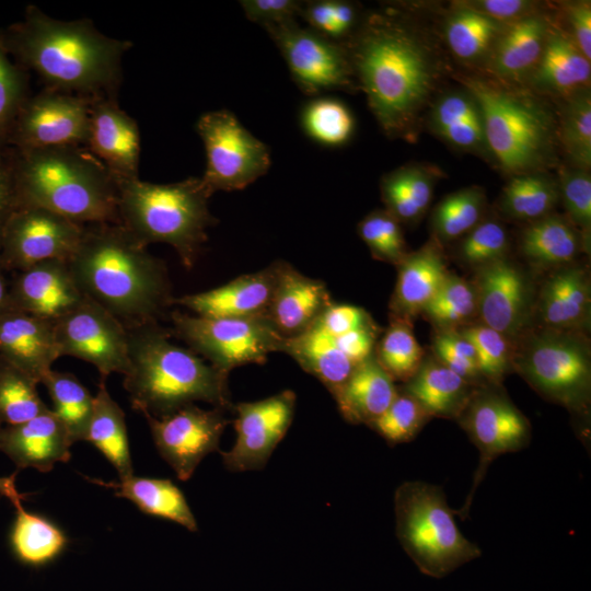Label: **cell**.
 <instances>
[{"label": "cell", "mask_w": 591, "mask_h": 591, "mask_svg": "<svg viewBox=\"0 0 591 591\" xmlns=\"http://www.w3.org/2000/svg\"><path fill=\"white\" fill-rule=\"evenodd\" d=\"M343 45L385 136L415 142L447 74L438 40L410 13L389 7L361 19Z\"/></svg>", "instance_id": "1"}, {"label": "cell", "mask_w": 591, "mask_h": 591, "mask_svg": "<svg viewBox=\"0 0 591 591\" xmlns=\"http://www.w3.org/2000/svg\"><path fill=\"white\" fill-rule=\"evenodd\" d=\"M0 44L46 89L91 99L115 97L121 59L131 47L102 34L90 20H56L32 4L21 22L0 32Z\"/></svg>", "instance_id": "2"}, {"label": "cell", "mask_w": 591, "mask_h": 591, "mask_svg": "<svg viewBox=\"0 0 591 591\" xmlns=\"http://www.w3.org/2000/svg\"><path fill=\"white\" fill-rule=\"evenodd\" d=\"M121 225L90 223L67 260L82 293L127 329L160 323L174 304L165 263Z\"/></svg>", "instance_id": "3"}, {"label": "cell", "mask_w": 591, "mask_h": 591, "mask_svg": "<svg viewBox=\"0 0 591 591\" xmlns=\"http://www.w3.org/2000/svg\"><path fill=\"white\" fill-rule=\"evenodd\" d=\"M128 331L129 370L123 385L132 409L161 418L206 402L233 407L228 376L189 348L171 341V328L151 323Z\"/></svg>", "instance_id": "4"}, {"label": "cell", "mask_w": 591, "mask_h": 591, "mask_svg": "<svg viewBox=\"0 0 591 591\" xmlns=\"http://www.w3.org/2000/svg\"><path fill=\"white\" fill-rule=\"evenodd\" d=\"M20 206L48 209L81 224L117 223L118 184L85 147L13 149Z\"/></svg>", "instance_id": "5"}, {"label": "cell", "mask_w": 591, "mask_h": 591, "mask_svg": "<svg viewBox=\"0 0 591 591\" xmlns=\"http://www.w3.org/2000/svg\"><path fill=\"white\" fill-rule=\"evenodd\" d=\"M457 80L476 99L489 155L509 176L544 172L556 160L557 119L530 90L462 74Z\"/></svg>", "instance_id": "6"}, {"label": "cell", "mask_w": 591, "mask_h": 591, "mask_svg": "<svg viewBox=\"0 0 591 591\" xmlns=\"http://www.w3.org/2000/svg\"><path fill=\"white\" fill-rule=\"evenodd\" d=\"M117 184L119 224L143 246L171 245L184 267L193 268L208 240V228L217 223L208 207L212 195L201 178L153 184L138 177Z\"/></svg>", "instance_id": "7"}, {"label": "cell", "mask_w": 591, "mask_h": 591, "mask_svg": "<svg viewBox=\"0 0 591 591\" xmlns=\"http://www.w3.org/2000/svg\"><path fill=\"white\" fill-rule=\"evenodd\" d=\"M512 368L542 397L568 409L589 445L591 351L584 333L530 328L513 343Z\"/></svg>", "instance_id": "8"}, {"label": "cell", "mask_w": 591, "mask_h": 591, "mask_svg": "<svg viewBox=\"0 0 591 591\" xmlns=\"http://www.w3.org/2000/svg\"><path fill=\"white\" fill-rule=\"evenodd\" d=\"M394 512L399 544L426 576L441 579L482 555L460 531L440 486L402 483L394 494Z\"/></svg>", "instance_id": "9"}, {"label": "cell", "mask_w": 591, "mask_h": 591, "mask_svg": "<svg viewBox=\"0 0 591 591\" xmlns=\"http://www.w3.org/2000/svg\"><path fill=\"white\" fill-rule=\"evenodd\" d=\"M170 318L173 337L225 374L247 363L264 364L269 354L280 351L283 341L266 314L204 317L173 311Z\"/></svg>", "instance_id": "10"}, {"label": "cell", "mask_w": 591, "mask_h": 591, "mask_svg": "<svg viewBox=\"0 0 591 591\" xmlns=\"http://www.w3.org/2000/svg\"><path fill=\"white\" fill-rule=\"evenodd\" d=\"M207 157L200 177L211 195L240 190L265 175L270 167L268 147L244 128L229 111L202 114L196 124Z\"/></svg>", "instance_id": "11"}, {"label": "cell", "mask_w": 591, "mask_h": 591, "mask_svg": "<svg viewBox=\"0 0 591 591\" xmlns=\"http://www.w3.org/2000/svg\"><path fill=\"white\" fill-rule=\"evenodd\" d=\"M479 452L473 485L463 507L455 513L464 520L478 485L493 461L505 453L518 452L531 441L529 419L512 403L501 385L475 387L468 403L456 419Z\"/></svg>", "instance_id": "12"}, {"label": "cell", "mask_w": 591, "mask_h": 591, "mask_svg": "<svg viewBox=\"0 0 591 591\" xmlns=\"http://www.w3.org/2000/svg\"><path fill=\"white\" fill-rule=\"evenodd\" d=\"M280 50L297 86L309 96L358 86L343 44L296 20L264 27Z\"/></svg>", "instance_id": "13"}, {"label": "cell", "mask_w": 591, "mask_h": 591, "mask_svg": "<svg viewBox=\"0 0 591 591\" xmlns=\"http://www.w3.org/2000/svg\"><path fill=\"white\" fill-rule=\"evenodd\" d=\"M84 225L45 208L20 206L2 231L0 258L7 270L16 271L50 259L67 262Z\"/></svg>", "instance_id": "14"}, {"label": "cell", "mask_w": 591, "mask_h": 591, "mask_svg": "<svg viewBox=\"0 0 591 591\" xmlns=\"http://www.w3.org/2000/svg\"><path fill=\"white\" fill-rule=\"evenodd\" d=\"M53 323L60 357L84 360L105 379L112 373L128 372V331L97 303L86 299Z\"/></svg>", "instance_id": "15"}, {"label": "cell", "mask_w": 591, "mask_h": 591, "mask_svg": "<svg viewBox=\"0 0 591 591\" xmlns=\"http://www.w3.org/2000/svg\"><path fill=\"white\" fill-rule=\"evenodd\" d=\"M91 102V97L49 89L28 96L16 117L8 146L19 151L85 147Z\"/></svg>", "instance_id": "16"}, {"label": "cell", "mask_w": 591, "mask_h": 591, "mask_svg": "<svg viewBox=\"0 0 591 591\" xmlns=\"http://www.w3.org/2000/svg\"><path fill=\"white\" fill-rule=\"evenodd\" d=\"M225 412L192 404L161 418L143 414L158 452L178 479L188 480L201 460L219 449L230 424Z\"/></svg>", "instance_id": "17"}, {"label": "cell", "mask_w": 591, "mask_h": 591, "mask_svg": "<svg viewBox=\"0 0 591 591\" xmlns=\"http://www.w3.org/2000/svg\"><path fill=\"white\" fill-rule=\"evenodd\" d=\"M296 402V393L285 390L260 401L234 405L236 440L231 450L221 452L227 470L264 468L292 422Z\"/></svg>", "instance_id": "18"}, {"label": "cell", "mask_w": 591, "mask_h": 591, "mask_svg": "<svg viewBox=\"0 0 591 591\" xmlns=\"http://www.w3.org/2000/svg\"><path fill=\"white\" fill-rule=\"evenodd\" d=\"M473 283L483 324L513 343L530 329L536 298L521 267L505 257L476 269Z\"/></svg>", "instance_id": "19"}, {"label": "cell", "mask_w": 591, "mask_h": 591, "mask_svg": "<svg viewBox=\"0 0 591 591\" xmlns=\"http://www.w3.org/2000/svg\"><path fill=\"white\" fill-rule=\"evenodd\" d=\"M86 299L67 262L61 259L42 262L18 271L10 283L12 309L50 322L68 314Z\"/></svg>", "instance_id": "20"}, {"label": "cell", "mask_w": 591, "mask_h": 591, "mask_svg": "<svg viewBox=\"0 0 591 591\" xmlns=\"http://www.w3.org/2000/svg\"><path fill=\"white\" fill-rule=\"evenodd\" d=\"M85 148L116 179L138 178L139 128L136 120L118 106L115 97L92 99Z\"/></svg>", "instance_id": "21"}, {"label": "cell", "mask_w": 591, "mask_h": 591, "mask_svg": "<svg viewBox=\"0 0 591 591\" xmlns=\"http://www.w3.org/2000/svg\"><path fill=\"white\" fill-rule=\"evenodd\" d=\"M277 276L266 316L277 334L292 338L309 329L333 303L326 285L276 260Z\"/></svg>", "instance_id": "22"}, {"label": "cell", "mask_w": 591, "mask_h": 591, "mask_svg": "<svg viewBox=\"0 0 591 591\" xmlns=\"http://www.w3.org/2000/svg\"><path fill=\"white\" fill-rule=\"evenodd\" d=\"M58 358L53 322L14 309L0 315V360L39 384Z\"/></svg>", "instance_id": "23"}, {"label": "cell", "mask_w": 591, "mask_h": 591, "mask_svg": "<svg viewBox=\"0 0 591 591\" xmlns=\"http://www.w3.org/2000/svg\"><path fill=\"white\" fill-rule=\"evenodd\" d=\"M72 441L57 416L46 413L13 426H0V452L19 470L50 472L57 462H68Z\"/></svg>", "instance_id": "24"}, {"label": "cell", "mask_w": 591, "mask_h": 591, "mask_svg": "<svg viewBox=\"0 0 591 591\" xmlns=\"http://www.w3.org/2000/svg\"><path fill=\"white\" fill-rule=\"evenodd\" d=\"M277 276L276 262L253 274L242 275L208 291L175 298L174 303L204 317H247L265 314Z\"/></svg>", "instance_id": "25"}, {"label": "cell", "mask_w": 591, "mask_h": 591, "mask_svg": "<svg viewBox=\"0 0 591 591\" xmlns=\"http://www.w3.org/2000/svg\"><path fill=\"white\" fill-rule=\"evenodd\" d=\"M554 21L543 10L508 24L484 68L493 79L524 83L537 65Z\"/></svg>", "instance_id": "26"}, {"label": "cell", "mask_w": 591, "mask_h": 591, "mask_svg": "<svg viewBox=\"0 0 591 591\" xmlns=\"http://www.w3.org/2000/svg\"><path fill=\"white\" fill-rule=\"evenodd\" d=\"M590 60L568 32L553 23L543 54L524 83L532 92L565 99L590 88Z\"/></svg>", "instance_id": "27"}, {"label": "cell", "mask_w": 591, "mask_h": 591, "mask_svg": "<svg viewBox=\"0 0 591 591\" xmlns=\"http://www.w3.org/2000/svg\"><path fill=\"white\" fill-rule=\"evenodd\" d=\"M590 278L575 265L556 268L535 300L543 327L586 331L590 323Z\"/></svg>", "instance_id": "28"}, {"label": "cell", "mask_w": 591, "mask_h": 591, "mask_svg": "<svg viewBox=\"0 0 591 591\" xmlns=\"http://www.w3.org/2000/svg\"><path fill=\"white\" fill-rule=\"evenodd\" d=\"M442 244L431 237L420 250L407 253L397 265L396 286L390 302L392 320L409 321L420 313L447 275Z\"/></svg>", "instance_id": "29"}, {"label": "cell", "mask_w": 591, "mask_h": 591, "mask_svg": "<svg viewBox=\"0 0 591 591\" xmlns=\"http://www.w3.org/2000/svg\"><path fill=\"white\" fill-rule=\"evenodd\" d=\"M13 474L0 477V496L7 497L15 508L10 543L16 557L24 564L40 566L58 557L68 545L65 532L50 520L24 509Z\"/></svg>", "instance_id": "30"}, {"label": "cell", "mask_w": 591, "mask_h": 591, "mask_svg": "<svg viewBox=\"0 0 591 591\" xmlns=\"http://www.w3.org/2000/svg\"><path fill=\"white\" fill-rule=\"evenodd\" d=\"M428 123L433 134L448 144L462 151L489 155L480 107L464 86L434 99Z\"/></svg>", "instance_id": "31"}, {"label": "cell", "mask_w": 591, "mask_h": 591, "mask_svg": "<svg viewBox=\"0 0 591 591\" xmlns=\"http://www.w3.org/2000/svg\"><path fill=\"white\" fill-rule=\"evenodd\" d=\"M397 391L394 380L373 352L356 366L333 396L347 421L368 426L384 413Z\"/></svg>", "instance_id": "32"}, {"label": "cell", "mask_w": 591, "mask_h": 591, "mask_svg": "<svg viewBox=\"0 0 591 591\" xmlns=\"http://www.w3.org/2000/svg\"><path fill=\"white\" fill-rule=\"evenodd\" d=\"M402 392L415 398L433 418L457 419L475 387L436 358L426 359L404 382Z\"/></svg>", "instance_id": "33"}, {"label": "cell", "mask_w": 591, "mask_h": 591, "mask_svg": "<svg viewBox=\"0 0 591 591\" xmlns=\"http://www.w3.org/2000/svg\"><path fill=\"white\" fill-rule=\"evenodd\" d=\"M588 250L589 245L569 219L555 213L530 222L520 237L522 255L538 268L570 265Z\"/></svg>", "instance_id": "34"}, {"label": "cell", "mask_w": 591, "mask_h": 591, "mask_svg": "<svg viewBox=\"0 0 591 591\" xmlns=\"http://www.w3.org/2000/svg\"><path fill=\"white\" fill-rule=\"evenodd\" d=\"M280 351L289 355L305 372L318 379L332 395L356 368L340 350L335 337L316 322L302 334L283 339Z\"/></svg>", "instance_id": "35"}, {"label": "cell", "mask_w": 591, "mask_h": 591, "mask_svg": "<svg viewBox=\"0 0 591 591\" xmlns=\"http://www.w3.org/2000/svg\"><path fill=\"white\" fill-rule=\"evenodd\" d=\"M441 170L409 163L384 174L380 182L385 210L401 224L416 223L427 211Z\"/></svg>", "instance_id": "36"}, {"label": "cell", "mask_w": 591, "mask_h": 591, "mask_svg": "<svg viewBox=\"0 0 591 591\" xmlns=\"http://www.w3.org/2000/svg\"><path fill=\"white\" fill-rule=\"evenodd\" d=\"M85 478L100 486L112 488L116 497L130 500L147 514L174 521L192 532L198 530L197 521L184 494L170 479L135 475L119 482Z\"/></svg>", "instance_id": "37"}, {"label": "cell", "mask_w": 591, "mask_h": 591, "mask_svg": "<svg viewBox=\"0 0 591 591\" xmlns=\"http://www.w3.org/2000/svg\"><path fill=\"white\" fill-rule=\"evenodd\" d=\"M507 25L455 2L445 16L443 38L459 61L484 68Z\"/></svg>", "instance_id": "38"}, {"label": "cell", "mask_w": 591, "mask_h": 591, "mask_svg": "<svg viewBox=\"0 0 591 591\" xmlns=\"http://www.w3.org/2000/svg\"><path fill=\"white\" fill-rule=\"evenodd\" d=\"M101 378L85 441L91 442L116 468L119 479L134 475L125 413Z\"/></svg>", "instance_id": "39"}, {"label": "cell", "mask_w": 591, "mask_h": 591, "mask_svg": "<svg viewBox=\"0 0 591 591\" xmlns=\"http://www.w3.org/2000/svg\"><path fill=\"white\" fill-rule=\"evenodd\" d=\"M558 200V181L545 172H536L510 176L499 207L509 219L532 222L552 213Z\"/></svg>", "instance_id": "40"}, {"label": "cell", "mask_w": 591, "mask_h": 591, "mask_svg": "<svg viewBox=\"0 0 591 591\" xmlns=\"http://www.w3.org/2000/svg\"><path fill=\"white\" fill-rule=\"evenodd\" d=\"M50 396L53 413L65 426L72 443L85 440L94 396L69 372L50 370L42 381Z\"/></svg>", "instance_id": "41"}, {"label": "cell", "mask_w": 591, "mask_h": 591, "mask_svg": "<svg viewBox=\"0 0 591 591\" xmlns=\"http://www.w3.org/2000/svg\"><path fill=\"white\" fill-rule=\"evenodd\" d=\"M486 207V194L480 186L449 194L432 211V237L441 244L463 237L484 220Z\"/></svg>", "instance_id": "42"}, {"label": "cell", "mask_w": 591, "mask_h": 591, "mask_svg": "<svg viewBox=\"0 0 591 591\" xmlns=\"http://www.w3.org/2000/svg\"><path fill=\"white\" fill-rule=\"evenodd\" d=\"M557 119L558 143L569 165L589 170L591 165V96L590 88L565 99Z\"/></svg>", "instance_id": "43"}, {"label": "cell", "mask_w": 591, "mask_h": 591, "mask_svg": "<svg viewBox=\"0 0 591 591\" xmlns=\"http://www.w3.org/2000/svg\"><path fill=\"white\" fill-rule=\"evenodd\" d=\"M301 126L313 141L325 147H340L352 137L355 119L350 109L334 97H315L301 111Z\"/></svg>", "instance_id": "44"}, {"label": "cell", "mask_w": 591, "mask_h": 591, "mask_svg": "<svg viewBox=\"0 0 591 591\" xmlns=\"http://www.w3.org/2000/svg\"><path fill=\"white\" fill-rule=\"evenodd\" d=\"M37 385L28 375L0 360V426L22 424L49 409Z\"/></svg>", "instance_id": "45"}, {"label": "cell", "mask_w": 591, "mask_h": 591, "mask_svg": "<svg viewBox=\"0 0 591 591\" xmlns=\"http://www.w3.org/2000/svg\"><path fill=\"white\" fill-rule=\"evenodd\" d=\"M421 313L440 331L464 325L477 314L474 283L449 273Z\"/></svg>", "instance_id": "46"}, {"label": "cell", "mask_w": 591, "mask_h": 591, "mask_svg": "<svg viewBox=\"0 0 591 591\" xmlns=\"http://www.w3.org/2000/svg\"><path fill=\"white\" fill-rule=\"evenodd\" d=\"M374 355L393 380L406 382L424 361V351L417 343L410 324L403 320H392Z\"/></svg>", "instance_id": "47"}, {"label": "cell", "mask_w": 591, "mask_h": 591, "mask_svg": "<svg viewBox=\"0 0 591 591\" xmlns=\"http://www.w3.org/2000/svg\"><path fill=\"white\" fill-rule=\"evenodd\" d=\"M459 332L473 345L486 383L501 385L503 378L513 371V341L483 323L463 326Z\"/></svg>", "instance_id": "48"}, {"label": "cell", "mask_w": 591, "mask_h": 591, "mask_svg": "<svg viewBox=\"0 0 591 591\" xmlns=\"http://www.w3.org/2000/svg\"><path fill=\"white\" fill-rule=\"evenodd\" d=\"M432 417L408 394L397 391L390 406L368 426L389 444L409 442Z\"/></svg>", "instance_id": "49"}, {"label": "cell", "mask_w": 591, "mask_h": 591, "mask_svg": "<svg viewBox=\"0 0 591 591\" xmlns=\"http://www.w3.org/2000/svg\"><path fill=\"white\" fill-rule=\"evenodd\" d=\"M358 234L379 260L397 266L408 253L401 223L385 209L368 213L358 224Z\"/></svg>", "instance_id": "50"}, {"label": "cell", "mask_w": 591, "mask_h": 591, "mask_svg": "<svg viewBox=\"0 0 591 591\" xmlns=\"http://www.w3.org/2000/svg\"><path fill=\"white\" fill-rule=\"evenodd\" d=\"M509 236L497 220L487 219L461 237L457 258L473 268H480L507 257Z\"/></svg>", "instance_id": "51"}, {"label": "cell", "mask_w": 591, "mask_h": 591, "mask_svg": "<svg viewBox=\"0 0 591 591\" xmlns=\"http://www.w3.org/2000/svg\"><path fill=\"white\" fill-rule=\"evenodd\" d=\"M0 44V150L8 147L16 117L28 97L24 68Z\"/></svg>", "instance_id": "52"}, {"label": "cell", "mask_w": 591, "mask_h": 591, "mask_svg": "<svg viewBox=\"0 0 591 591\" xmlns=\"http://www.w3.org/2000/svg\"><path fill=\"white\" fill-rule=\"evenodd\" d=\"M559 198L569 221L579 230L590 246L591 235V176L589 170L573 166L559 169Z\"/></svg>", "instance_id": "53"}, {"label": "cell", "mask_w": 591, "mask_h": 591, "mask_svg": "<svg viewBox=\"0 0 591 591\" xmlns=\"http://www.w3.org/2000/svg\"><path fill=\"white\" fill-rule=\"evenodd\" d=\"M436 359L474 386L488 383L479 373L476 352L468 339L456 329H443L433 338Z\"/></svg>", "instance_id": "54"}, {"label": "cell", "mask_w": 591, "mask_h": 591, "mask_svg": "<svg viewBox=\"0 0 591 591\" xmlns=\"http://www.w3.org/2000/svg\"><path fill=\"white\" fill-rule=\"evenodd\" d=\"M240 4L245 16L263 27L281 24L300 15L302 1L296 0H243Z\"/></svg>", "instance_id": "55"}, {"label": "cell", "mask_w": 591, "mask_h": 591, "mask_svg": "<svg viewBox=\"0 0 591 591\" xmlns=\"http://www.w3.org/2000/svg\"><path fill=\"white\" fill-rule=\"evenodd\" d=\"M315 322L333 336L376 326L363 309L349 304H337L335 302Z\"/></svg>", "instance_id": "56"}, {"label": "cell", "mask_w": 591, "mask_h": 591, "mask_svg": "<svg viewBox=\"0 0 591 591\" xmlns=\"http://www.w3.org/2000/svg\"><path fill=\"white\" fill-rule=\"evenodd\" d=\"M475 10L502 24H511L542 10V5L529 0H472L461 1Z\"/></svg>", "instance_id": "57"}, {"label": "cell", "mask_w": 591, "mask_h": 591, "mask_svg": "<svg viewBox=\"0 0 591 591\" xmlns=\"http://www.w3.org/2000/svg\"><path fill=\"white\" fill-rule=\"evenodd\" d=\"M563 13L568 23L565 28L587 59H591V4L590 1H575L563 4Z\"/></svg>", "instance_id": "58"}, {"label": "cell", "mask_w": 591, "mask_h": 591, "mask_svg": "<svg viewBox=\"0 0 591 591\" xmlns=\"http://www.w3.org/2000/svg\"><path fill=\"white\" fill-rule=\"evenodd\" d=\"M19 207L13 149L4 148L0 150V237L9 218Z\"/></svg>", "instance_id": "59"}, {"label": "cell", "mask_w": 591, "mask_h": 591, "mask_svg": "<svg viewBox=\"0 0 591 591\" xmlns=\"http://www.w3.org/2000/svg\"><path fill=\"white\" fill-rule=\"evenodd\" d=\"M378 333L379 327L374 326L334 337L340 350L357 366L374 352Z\"/></svg>", "instance_id": "60"}, {"label": "cell", "mask_w": 591, "mask_h": 591, "mask_svg": "<svg viewBox=\"0 0 591 591\" xmlns=\"http://www.w3.org/2000/svg\"><path fill=\"white\" fill-rule=\"evenodd\" d=\"M334 5L335 0L305 1L300 16L309 24V28L334 40Z\"/></svg>", "instance_id": "61"}, {"label": "cell", "mask_w": 591, "mask_h": 591, "mask_svg": "<svg viewBox=\"0 0 591 591\" xmlns=\"http://www.w3.org/2000/svg\"><path fill=\"white\" fill-rule=\"evenodd\" d=\"M5 267L0 258V315L12 310L10 301V282L5 277Z\"/></svg>", "instance_id": "62"}]
</instances>
